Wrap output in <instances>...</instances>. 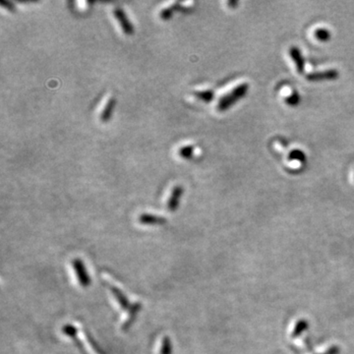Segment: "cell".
Masks as SVG:
<instances>
[{
  "label": "cell",
  "mask_w": 354,
  "mask_h": 354,
  "mask_svg": "<svg viewBox=\"0 0 354 354\" xmlns=\"http://www.w3.org/2000/svg\"><path fill=\"white\" fill-rule=\"evenodd\" d=\"M178 154L183 159H190L194 152V146L193 145H185L178 149Z\"/></svg>",
  "instance_id": "obj_12"
},
{
  "label": "cell",
  "mask_w": 354,
  "mask_h": 354,
  "mask_svg": "<svg viewBox=\"0 0 354 354\" xmlns=\"http://www.w3.org/2000/svg\"><path fill=\"white\" fill-rule=\"evenodd\" d=\"M170 353V347H169V342L167 340H165L164 345H163V351L162 354H169Z\"/></svg>",
  "instance_id": "obj_16"
},
{
  "label": "cell",
  "mask_w": 354,
  "mask_h": 354,
  "mask_svg": "<svg viewBox=\"0 0 354 354\" xmlns=\"http://www.w3.org/2000/svg\"><path fill=\"white\" fill-rule=\"evenodd\" d=\"M300 100H301L300 95L297 92H293L290 97L286 98L285 101L291 106H296L300 103Z\"/></svg>",
  "instance_id": "obj_13"
},
{
  "label": "cell",
  "mask_w": 354,
  "mask_h": 354,
  "mask_svg": "<svg viewBox=\"0 0 354 354\" xmlns=\"http://www.w3.org/2000/svg\"><path fill=\"white\" fill-rule=\"evenodd\" d=\"M114 105H115V99L114 97H110L105 105L103 106L102 110H101V114H100V119L102 122H106L109 120L112 114H113V112H114Z\"/></svg>",
  "instance_id": "obj_6"
},
{
  "label": "cell",
  "mask_w": 354,
  "mask_h": 354,
  "mask_svg": "<svg viewBox=\"0 0 354 354\" xmlns=\"http://www.w3.org/2000/svg\"><path fill=\"white\" fill-rule=\"evenodd\" d=\"M182 192H183V188L181 185H175L172 187L169 198L167 200V209L169 211H175L176 210L179 199L182 195Z\"/></svg>",
  "instance_id": "obj_5"
},
{
  "label": "cell",
  "mask_w": 354,
  "mask_h": 354,
  "mask_svg": "<svg viewBox=\"0 0 354 354\" xmlns=\"http://www.w3.org/2000/svg\"><path fill=\"white\" fill-rule=\"evenodd\" d=\"M179 7V2H174V3H171L170 5L166 6V7H164L161 11H160V17L163 19V20H167L168 18L171 17L172 13L173 11Z\"/></svg>",
  "instance_id": "obj_9"
},
{
  "label": "cell",
  "mask_w": 354,
  "mask_h": 354,
  "mask_svg": "<svg viewBox=\"0 0 354 354\" xmlns=\"http://www.w3.org/2000/svg\"><path fill=\"white\" fill-rule=\"evenodd\" d=\"M289 160H291V161H297V162L303 163V162L306 161V154H305V152H302L301 150L295 149V150H292V151L289 153Z\"/></svg>",
  "instance_id": "obj_11"
},
{
  "label": "cell",
  "mask_w": 354,
  "mask_h": 354,
  "mask_svg": "<svg viewBox=\"0 0 354 354\" xmlns=\"http://www.w3.org/2000/svg\"><path fill=\"white\" fill-rule=\"evenodd\" d=\"M249 90V85L247 83H242L237 87L232 88L229 93L223 96L216 104V108L219 112H225L235 104L242 98H244Z\"/></svg>",
  "instance_id": "obj_1"
},
{
  "label": "cell",
  "mask_w": 354,
  "mask_h": 354,
  "mask_svg": "<svg viewBox=\"0 0 354 354\" xmlns=\"http://www.w3.org/2000/svg\"><path fill=\"white\" fill-rule=\"evenodd\" d=\"M340 72L337 69H328L324 71L312 72L306 76V79L310 82H322V81H333L338 79Z\"/></svg>",
  "instance_id": "obj_2"
},
{
  "label": "cell",
  "mask_w": 354,
  "mask_h": 354,
  "mask_svg": "<svg viewBox=\"0 0 354 354\" xmlns=\"http://www.w3.org/2000/svg\"><path fill=\"white\" fill-rule=\"evenodd\" d=\"M290 55L295 63L296 70L299 74H303L305 71V61L301 51L297 47H292L290 50Z\"/></svg>",
  "instance_id": "obj_4"
},
{
  "label": "cell",
  "mask_w": 354,
  "mask_h": 354,
  "mask_svg": "<svg viewBox=\"0 0 354 354\" xmlns=\"http://www.w3.org/2000/svg\"><path fill=\"white\" fill-rule=\"evenodd\" d=\"M139 222L146 225H160L165 224V219L159 215H149V214H143L139 216Z\"/></svg>",
  "instance_id": "obj_7"
},
{
  "label": "cell",
  "mask_w": 354,
  "mask_h": 354,
  "mask_svg": "<svg viewBox=\"0 0 354 354\" xmlns=\"http://www.w3.org/2000/svg\"><path fill=\"white\" fill-rule=\"evenodd\" d=\"M194 97L201 100V101L209 102V101H213L215 98V93L211 90H204V91H196L193 93Z\"/></svg>",
  "instance_id": "obj_8"
},
{
  "label": "cell",
  "mask_w": 354,
  "mask_h": 354,
  "mask_svg": "<svg viewBox=\"0 0 354 354\" xmlns=\"http://www.w3.org/2000/svg\"><path fill=\"white\" fill-rule=\"evenodd\" d=\"M75 267H76V270L77 272H78V275L80 276V280H81L82 284H83L84 286L88 285V277H87V276H85V275L83 274V271H84V269H83V266H82V264H81L80 262H77L76 264H75ZM79 276H78V277H79Z\"/></svg>",
  "instance_id": "obj_14"
},
{
  "label": "cell",
  "mask_w": 354,
  "mask_h": 354,
  "mask_svg": "<svg viewBox=\"0 0 354 354\" xmlns=\"http://www.w3.org/2000/svg\"><path fill=\"white\" fill-rule=\"evenodd\" d=\"M330 36V32L326 28H318L315 31V37L320 41H328Z\"/></svg>",
  "instance_id": "obj_10"
},
{
  "label": "cell",
  "mask_w": 354,
  "mask_h": 354,
  "mask_svg": "<svg viewBox=\"0 0 354 354\" xmlns=\"http://www.w3.org/2000/svg\"><path fill=\"white\" fill-rule=\"evenodd\" d=\"M0 4H1L2 6H5V7H6L8 10H10V11H14V10H15L14 5H13L12 2H10V1L1 0V1H0Z\"/></svg>",
  "instance_id": "obj_15"
},
{
  "label": "cell",
  "mask_w": 354,
  "mask_h": 354,
  "mask_svg": "<svg viewBox=\"0 0 354 354\" xmlns=\"http://www.w3.org/2000/svg\"><path fill=\"white\" fill-rule=\"evenodd\" d=\"M114 14L116 20L119 22V25L121 27L122 31L126 35L133 34V26L129 21L126 14L123 11V9L120 6H115L114 8Z\"/></svg>",
  "instance_id": "obj_3"
}]
</instances>
